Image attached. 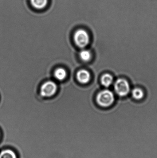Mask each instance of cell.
<instances>
[{
  "label": "cell",
  "instance_id": "obj_1",
  "mask_svg": "<svg viewBox=\"0 0 157 158\" xmlns=\"http://www.w3.org/2000/svg\"><path fill=\"white\" fill-rule=\"evenodd\" d=\"M114 96L113 93L109 90L100 91L96 97L98 104L103 107H108L112 105L114 101Z\"/></svg>",
  "mask_w": 157,
  "mask_h": 158
},
{
  "label": "cell",
  "instance_id": "obj_2",
  "mask_svg": "<svg viewBox=\"0 0 157 158\" xmlns=\"http://www.w3.org/2000/svg\"><path fill=\"white\" fill-rule=\"evenodd\" d=\"M74 40L78 47L84 48L89 44L90 38L88 33L85 30L80 29L75 33Z\"/></svg>",
  "mask_w": 157,
  "mask_h": 158
},
{
  "label": "cell",
  "instance_id": "obj_3",
  "mask_svg": "<svg viewBox=\"0 0 157 158\" xmlns=\"http://www.w3.org/2000/svg\"><path fill=\"white\" fill-rule=\"evenodd\" d=\"M114 88L116 94L121 97L125 96L130 91L129 83L124 79H118L114 83Z\"/></svg>",
  "mask_w": 157,
  "mask_h": 158
},
{
  "label": "cell",
  "instance_id": "obj_4",
  "mask_svg": "<svg viewBox=\"0 0 157 158\" xmlns=\"http://www.w3.org/2000/svg\"><path fill=\"white\" fill-rule=\"evenodd\" d=\"M57 85L52 81H48L43 84L40 89V94L44 97L52 96L56 93Z\"/></svg>",
  "mask_w": 157,
  "mask_h": 158
},
{
  "label": "cell",
  "instance_id": "obj_5",
  "mask_svg": "<svg viewBox=\"0 0 157 158\" xmlns=\"http://www.w3.org/2000/svg\"><path fill=\"white\" fill-rule=\"evenodd\" d=\"M90 74L88 71L85 69L79 70L77 74V81L82 84H87L90 81Z\"/></svg>",
  "mask_w": 157,
  "mask_h": 158
},
{
  "label": "cell",
  "instance_id": "obj_6",
  "mask_svg": "<svg viewBox=\"0 0 157 158\" xmlns=\"http://www.w3.org/2000/svg\"><path fill=\"white\" fill-rule=\"evenodd\" d=\"M30 2L34 8L41 10L47 6L48 0H30Z\"/></svg>",
  "mask_w": 157,
  "mask_h": 158
},
{
  "label": "cell",
  "instance_id": "obj_7",
  "mask_svg": "<svg viewBox=\"0 0 157 158\" xmlns=\"http://www.w3.org/2000/svg\"><path fill=\"white\" fill-rule=\"evenodd\" d=\"M67 76V73L65 69L63 68L57 69L54 72V77L58 81H62L65 80Z\"/></svg>",
  "mask_w": 157,
  "mask_h": 158
},
{
  "label": "cell",
  "instance_id": "obj_8",
  "mask_svg": "<svg viewBox=\"0 0 157 158\" xmlns=\"http://www.w3.org/2000/svg\"><path fill=\"white\" fill-rule=\"evenodd\" d=\"M113 78L112 76L108 74H105L101 78V82L102 85L105 87H108L110 86L113 82Z\"/></svg>",
  "mask_w": 157,
  "mask_h": 158
},
{
  "label": "cell",
  "instance_id": "obj_9",
  "mask_svg": "<svg viewBox=\"0 0 157 158\" xmlns=\"http://www.w3.org/2000/svg\"><path fill=\"white\" fill-rule=\"evenodd\" d=\"M0 158H17V156L13 150L6 149L0 153Z\"/></svg>",
  "mask_w": 157,
  "mask_h": 158
},
{
  "label": "cell",
  "instance_id": "obj_10",
  "mask_svg": "<svg viewBox=\"0 0 157 158\" xmlns=\"http://www.w3.org/2000/svg\"><path fill=\"white\" fill-rule=\"evenodd\" d=\"M80 58L85 62H88L91 58V54L88 50H83L79 54Z\"/></svg>",
  "mask_w": 157,
  "mask_h": 158
},
{
  "label": "cell",
  "instance_id": "obj_11",
  "mask_svg": "<svg viewBox=\"0 0 157 158\" xmlns=\"http://www.w3.org/2000/svg\"><path fill=\"white\" fill-rule=\"evenodd\" d=\"M133 97L136 100L142 99L144 96V93L143 90L140 88H136L132 91Z\"/></svg>",
  "mask_w": 157,
  "mask_h": 158
}]
</instances>
